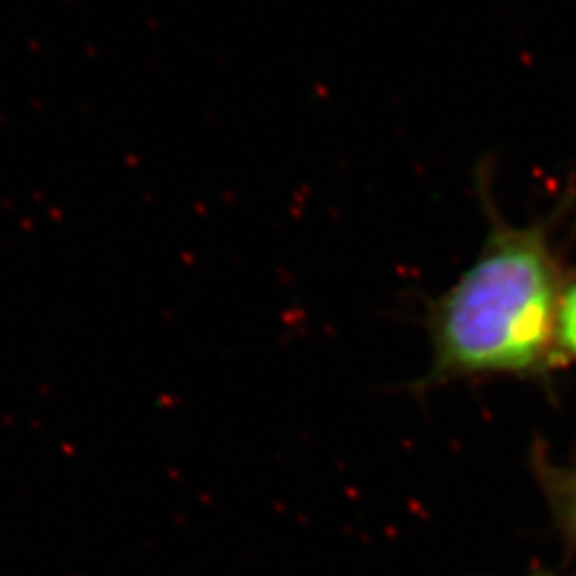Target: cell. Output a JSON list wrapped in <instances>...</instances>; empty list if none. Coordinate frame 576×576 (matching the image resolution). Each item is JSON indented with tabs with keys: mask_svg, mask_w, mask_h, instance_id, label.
<instances>
[{
	"mask_svg": "<svg viewBox=\"0 0 576 576\" xmlns=\"http://www.w3.org/2000/svg\"><path fill=\"white\" fill-rule=\"evenodd\" d=\"M557 348L562 361L576 363V274L568 278L559 306Z\"/></svg>",
	"mask_w": 576,
	"mask_h": 576,
	"instance_id": "3",
	"label": "cell"
},
{
	"mask_svg": "<svg viewBox=\"0 0 576 576\" xmlns=\"http://www.w3.org/2000/svg\"><path fill=\"white\" fill-rule=\"evenodd\" d=\"M532 576H553V574H532Z\"/></svg>",
	"mask_w": 576,
	"mask_h": 576,
	"instance_id": "4",
	"label": "cell"
},
{
	"mask_svg": "<svg viewBox=\"0 0 576 576\" xmlns=\"http://www.w3.org/2000/svg\"><path fill=\"white\" fill-rule=\"evenodd\" d=\"M489 231L466 271L429 303L427 382L544 378L564 363L557 320L568 282L557 231L570 205L527 224L506 220L478 173Z\"/></svg>",
	"mask_w": 576,
	"mask_h": 576,
	"instance_id": "1",
	"label": "cell"
},
{
	"mask_svg": "<svg viewBox=\"0 0 576 576\" xmlns=\"http://www.w3.org/2000/svg\"><path fill=\"white\" fill-rule=\"evenodd\" d=\"M532 466L559 534L576 549V468L553 463L538 448L534 451Z\"/></svg>",
	"mask_w": 576,
	"mask_h": 576,
	"instance_id": "2",
	"label": "cell"
}]
</instances>
